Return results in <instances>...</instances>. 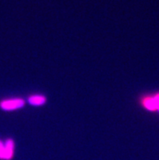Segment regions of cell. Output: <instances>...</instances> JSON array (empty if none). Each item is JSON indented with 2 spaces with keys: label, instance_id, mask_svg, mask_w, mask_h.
<instances>
[{
  "label": "cell",
  "instance_id": "cell-2",
  "mask_svg": "<svg viewBox=\"0 0 159 160\" xmlns=\"http://www.w3.org/2000/svg\"><path fill=\"white\" fill-rule=\"evenodd\" d=\"M14 142L12 139H8L4 143L5 154H4V160H10L13 158L14 155Z\"/></svg>",
  "mask_w": 159,
  "mask_h": 160
},
{
  "label": "cell",
  "instance_id": "cell-4",
  "mask_svg": "<svg viewBox=\"0 0 159 160\" xmlns=\"http://www.w3.org/2000/svg\"><path fill=\"white\" fill-rule=\"evenodd\" d=\"M142 103L143 106L145 108L149 111H156L157 110V107H156L155 101H154V98L153 97H147L145 98L142 101Z\"/></svg>",
  "mask_w": 159,
  "mask_h": 160
},
{
  "label": "cell",
  "instance_id": "cell-1",
  "mask_svg": "<svg viewBox=\"0 0 159 160\" xmlns=\"http://www.w3.org/2000/svg\"><path fill=\"white\" fill-rule=\"evenodd\" d=\"M24 100L22 98H11L0 102V108L3 111L10 112L13 110L19 109L24 107Z\"/></svg>",
  "mask_w": 159,
  "mask_h": 160
},
{
  "label": "cell",
  "instance_id": "cell-3",
  "mask_svg": "<svg viewBox=\"0 0 159 160\" xmlns=\"http://www.w3.org/2000/svg\"><path fill=\"white\" fill-rule=\"evenodd\" d=\"M47 98L43 95H32L28 98V102L32 106H42Z\"/></svg>",
  "mask_w": 159,
  "mask_h": 160
},
{
  "label": "cell",
  "instance_id": "cell-5",
  "mask_svg": "<svg viewBox=\"0 0 159 160\" xmlns=\"http://www.w3.org/2000/svg\"><path fill=\"white\" fill-rule=\"evenodd\" d=\"M4 154H5L4 143L2 141H0V159L4 160Z\"/></svg>",
  "mask_w": 159,
  "mask_h": 160
}]
</instances>
